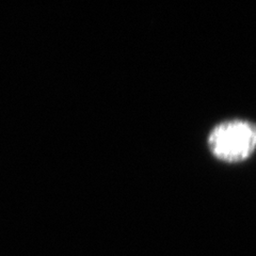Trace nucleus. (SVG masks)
<instances>
[{
    "mask_svg": "<svg viewBox=\"0 0 256 256\" xmlns=\"http://www.w3.org/2000/svg\"><path fill=\"white\" fill-rule=\"evenodd\" d=\"M207 148L214 158L226 164H240L256 152V122L230 118L216 124L207 134Z\"/></svg>",
    "mask_w": 256,
    "mask_h": 256,
    "instance_id": "obj_1",
    "label": "nucleus"
}]
</instances>
